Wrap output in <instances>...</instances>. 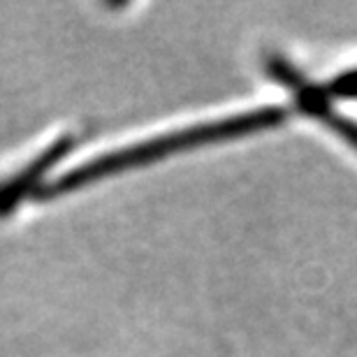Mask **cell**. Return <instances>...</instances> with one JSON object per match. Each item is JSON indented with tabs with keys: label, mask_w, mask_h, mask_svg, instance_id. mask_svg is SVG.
<instances>
[{
	"label": "cell",
	"mask_w": 357,
	"mask_h": 357,
	"mask_svg": "<svg viewBox=\"0 0 357 357\" xmlns=\"http://www.w3.org/2000/svg\"><path fill=\"white\" fill-rule=\"evenodd\" d=\"M292 109H302V107H292ZM288 112L290 109H285V107H265V109L234 114V116L209 121V123H199L192 128H183V130L158 135V137L144 139V142H139V144L96 155V158H91L89 162H84L82 167L70 169V172H66L63 176L54 178L52 183L40 185L35 195L54 197V195H61V192H68L73 188H79V185L89 183V181H96L100 176L121 172V169L132 167V165H142V162H149L153 158H162V155L174 153L178 149L204 144V142L237 137V135H246L253 130H262V128L278 126L281 121H285Z\"/></svg>",
	"instance_id": "obj_1"
}]
</instances>
